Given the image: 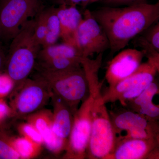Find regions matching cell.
<instances>
[{
    "label": "cell",
    "instance_id": "cell-17",
    "mask_svg": "<svg viewBox=\"0 0 159 159\" xmlns=\"http://www.w3.org/2000/svg\"><path fill=\"white\" fill-rule=\"evenodd\" d=\"M42 12L45 22L47 36L43 47L56 43L60 38V25L56 13L55 7L42 9Z\"/></svg>",
    "mask_w": 159,
    "mask_h": 159
},
{
    "label": "cell",
    "instance_id": "cell-27",
    "mask_svg": "<svg viewBox=\"0 0 159 159\" xmlns=\"http://www.w3.org/2000/svg\"><path fill=\"white\" fill-rule=\"evenodd\" d=\"M6 55L4 53L1 44H0V71L5 66L6 62Z\"/></svg>",
    "mask_w": 159,
    "mask_h": 159
},
{
    "label": "cell",
    "instance_id": "cell-11",
    "mask_svg": "<svg viewBox=\"0 0 159 159\" xmlns=\"http://www.w3.org/2000/svg\"><path fill=\"white\" fill-rule=\"evenodd\" d=\"M159 138L137 139L120 137L106 159L157 158Z\"/></svg>",
    "mask_w": 159,
    "mask_h": 159
},
{
    "label": "cell",
    "instance_id": "cell-23",
    "mask_svg": "<svg viewBox=\"0 0 159 159\" xmlns=\"http://www.w3.org/2000/svg\"><path fill=\"white\" fill-rule=\"evenodd\" d=\"M14 88V83L7 74H0V98L4 99L11 93Z\"/></svg>",
    "mask_w": 159,
    "mask_h": 159
},
{
    "label": "cell",
    "instance_id": "cell-10",
    "mask_svg": "<svg viewBox=\"0 0 159 159\" xmlns=\"http://www.w3.org/2000/svg\"><path fill=\"white\" fill-rule=\"evenodd\" d=\"M111 120L116 133L126 131L127 134L122 138L147 139L159 138L158 128L155 121L131 111L122 112Z\"/></svg>",
    "mask_w": 159,
    "mask_h": 159
},
{
    "label": "cell",
    "instance_id": "cell-12",
    "mask_svg": "<svg viewBox=\"0 0 159 159\" xmlns=\"http://www.w3.org/2000/svg\"><path fill=\"white\" fill-rule=\"evenodd\" d=\"M144 57L143 51L135 49H125L119 52L111 60L106 72L109 88L132 74L141 64Z\"/></svg>",
    "mask_w": 159,
    "mask_h": 159
},
{
    "label": "cell",
    "instance_id": "cell-29",
    "mask_svg": "<svg viewBox=\"0 0 159 159\" xmlns=\"http://www.w3.org/2000/svg\"><path fill=\"white\" fill-rule=\"evenodd\" d=\"M0 35H1V22H0ZM0 44H1V37H0Z\"/></svg>",
    "mask_w": 159,
    "mask_h": 159
},
{
    "label": "cell",
    "instance_id": "cell-20",
    "mask_svg": "<svg viewBox=\"0 0 159 159\" xmlns=\"http://www.w3.org/2000/svg\"><path fill=\"white\" fill-rule=\"evenodd\" d=\"M20 158V157L11 145L9 138L5 134H0V159Z\"/></svg>",
    "mask_w": 159,
    "mask_h": 159
},
{
    "label": "cell",
    "instance_id": "cell-15",
    "mask_svg": "<svg viewBox=\"0 0 159 159\" xmlns=\"http://www.w3.org/2000/svg\"><path fill=\"white\" fill-rule=\"evenodd\" d=\"M54 112L52 129L57 136L68 141L74 122V114L62 99L52 94Z\"/></svg>",
    "mask_w": 159,
    "mask_h": 159
},
{
    "label": "cell",
    "instance_id": "cell-13",
    "mask_svg": "<svg viewBox=\"0 0 159 159\" xmlns=\"http://www.w3.org/2000/svg\"><path fill=\"white\" fill-rule=\"evenodd\" d=\"M28 122L34 126L41 135L43 144L49 150L58 153L66 150L67 140L56 135L52 129L53 113L48 110H41L28 116Z\"/></svg>",
    "mask_w": 159,
    "mask_h": 159
},
{
    "label": "cell",
    "instance_id": "cell-19",
    "mask_svg": "<svg viewBox=\"0 0 159 159\" xmlns=\"http://www.w3.org/2000/svg\"><path fill=\"white\" fill-rule=\"evenodd\" d=\"M134 40V45L142 49L145 57L148 58V62L152 64L159 68V51H157L142 35H138Z\"/></svg>",
    "mask_w": 159,
    "mask_h": 159
},
{
    "label": "cell",
    "instance_id": "cell-26",
    "mask_svg": "<svg viewBox=\"0 0 159 159\" xmlns=\"http://www.w3.org/2000/svg\"><path fill=\"white\" fill-rule=\"evenodd\" d=\"M90 1V0H55V2L58 5L80 6L84 9H85L87 6L89 5Z\"/></svg>",
    "mask_w": 159,
    "mask_h": 159
},
{
    "label": "cell",
    "instance_id": "cell-16",
    "mask_svg": "<svg viewBox=\"0 0 159 159\" xmlns=\"http://www.w3.org/2000/svg\"><path fill=\"white\" fill-rule=\"evenodd\" d=\"M158 92V85L154 80L142 93L130 101L133 102L135 107L138 108L139 114L150 120L155 121L159 118V108L152 102V99Z\"/></svg>",
    "mask_w": 159,
    "mask_h": 159
},
{
    "label": "cell",
    "instance_id": "cell-5",
    "mask_svg": "<svg viewBox=\"0 0 159 159\" xmlns=\"http://www.w3.org/2000/svg\"><path fill=\"white\" fill-rule=\"evenodd\" d=\"M12 93L15 94L10 107L13 116L18 118L27 117L40 110L52 95L48 84L37 75L33 79L27 78Z\"/></svg>",
    "mask_w": 159,
    "mask_h": 159
},
{
    "label": "cell",
    "instance_id": "cell-3",
    "mask_svg": "<svg viewBox=\"0 0 159 159\" xmlns=\"http://www.w3.org/2000/svg\"><path fill=\"white\" fill-rule=\"evenodd\" d=\"M101 88L92 89L94 100L91 108L92 126L86 157L89 159H106L113 151L117 141L116 131L106 103Z\"/></svg>",
    "mask_w": 159,
    "mask_h": 159
},
{
    "label": "cell",
    "instance_id": "cell-6",
    "mask_svg": "<svg viewBox=\"0 0 159 159\" xmlns=\"http://www.w3.org/2000/svg\"><path fill=\"white\" fill-rule=\"evenodd\" d=\"M42 9L40 0H0L1 42L11 40Z\"/></svg>",
    "mask_w": 159,
    "mask_h": 159
},
{
    "label": "cell",
    "instance_id": "cell-30",
    "mask_svg": "<svg viewBox=\"0 0 159 159\" xmlns=\"http://www.w3.org/2000/svg\"><path fill=\"white\" fill-rule=\"evenodd\" d=\"M145 1L146 2V1H147V0H145Z\"/></svg>",
    "mask_w": 159,
    "mask_h": 159
},
{
    "label": "cell",
    "instance_id": "cell-7",
    "mask_svg": "<svg viewBox=\"0 0 159 159\" xmlns=\"http://www.w3.org/2000/svg\"><path fill=\"white\" fill-rule=\"evenodd\" d=\"M159 68L147 61L128 77L109 88L102 98L106 104L119 101L122 105L136 98L154 80Z\"/></svg>",
    "mask_w": 159,
    "mask_h": 159
},
{
    "label": "cell",
    "instance_id": "cell-2",
    "mask_svg": "<svg viewBox=\"0 0 159 159\" xmlns=\"http://www.w3.org/2000/svg\"><path fill=\"white\" fill-rule=\"evenodd\" d=\"M34 18L25 24L12 40L6 56V74L13 81V90L28 78L35 66L42 47L34 37Z\"/></svg>",
    "mask_w": 159,
    "mask_h": 159
},
{
    "label": "cell",
    "instance_id": "cell-1",
    "mask_svg": "<svg viewBox=\"0 0 159 159\" xmlns=\"http://www.w3.org/2000/svg\"><path fill=\"white\" fill-rule=\"evenodd\" d=\"M91 11L108 38L113 56L159 20V3H138L123 8L106 6Z\"/></svg>",
    "mask_w": 159,
    "mask_h": 159
},
{
    "label": "cell",
    "instance_id": "cell-14",
    "mask_svg": "<svg viewBox=\"0 0 159 159\" xmlns=\"http://www.w3.org/2000/svg\"><path fill=\"white\" fill-rule=\"evenodd\" d=\"M60 25V38L64 43L77 47V29L83 19V16L77 6L58 5L55 7Z\"/></svg>",
    "mask_w": 159,
    "mask_h": 159
},
{
    "label": "cell",
    "instance_id": "cell-4",
    "mask_svg": "<svg viewBox=\"0 0 159 159\" xmlns=\"http://www.w3.org/2000/svg\"><path fill=\"white\" fill-rule=\"evenodd\" d=\"M37 72L36 75L45 80L52 93L65 102L74 115L79 103L89 96L88 82L81 64L63 70Z\"/></svg>",
    "mask_w": 159,
    "mask_h": 159
},
{
    "label": "cell",
    "instance_id": "cell-18",
    "mask_svg": "<svg viewBox=\"0 0 159 159\" xmlns=\"http://www.w3.org/2000/svg\"><path fill=\"white\" fill-rule=\"evenodd\" d=\"M10 139L11 145L19 154L20 158L29 159L35 157L40 145L36 144L25 137Z\"/></svg>",
    "mask_w": 159,
    "mask_h": 159
},
{
    "label": "cell",
    "instance_id": "cell-24",
    "mask_svg": "<svg viewBox=\"0 0 159 159\" xmlns=\"http://www.w3.org/2000/svg\"><path fill=\"white\" fill-rule=\"evenodd\" d=\"M13 116L12 110L3 98H0V123Z\"/></svg>",
    "mask_w": 159,
    "mask_h": 159
},
{
    "label": "cell",
    "instance_id": "cell-8",
    "mask_svg": "<svg viewBox=\"0 0 159 159\" xmlns=\"http://www.w3.org/2000/svg\"><path fill=\"white\" fill-rule=\"evenodd\" d=\"M93 95L82 102L80 107L74 115V122L66 148L65 158L82 159L86 157L92 126L91 108Z\"/></svg>",
    "mask_w": 159,
    "mask_h": 159
},
{
    "label": "cell",
    "instance_id": "cell-28",
    "mask_svg": "<svg viewBox=\"0 0 159 159\" xmlns=\"http://www.w3.org/2000/svg\"><path fill=\"white\" fill-rule=\"evenodd\" d=\"M102 0H90L89 2V5L93 4V3L97 2H99V1H102Z\"/></svg>",
    "mask_w": 159,
    "mask_h": 159
},
{
    "label": "cell",
    "instance_id": "cell-22",
    "mask_svg": "<svg viewBox=\"0 0 159 159\" xmlns=\"http://www.w3.org/2000/svg\"><path fill=\"white\" fill-rule=\"evenodd\" d=\"M20 131L24 137L28 138L36 144L41 145L43 140L40 134L33 125L30 123L23 124L20 126Z\"/></svg>",
    "mask_w": 159,
    "mask_h": 159
},
{
    "label": "cell",
    "instance_id": "cell-21",
    "mask_svg": "<svg viewBox=\"0 0 159 159\" xmlns=\"http://www.w3.org/2000/svg\"><path fill=\"white\" fill-rule=\"evenodd\" d=\"M141 35L159 51V23L158 21L145 29Z\"/></svg>",
    "mask_w": 159,
    "mask_h": 159
},
{
    "label": "cell",
    "instance_id": "cell-25",
    "mask_svg": "<svg viewBox=\"0 0 159 159\" xmlns=\"http://www.w3.org/2000/svg\"><path fill=\"white\" fill-rule=\"evenodd\" d=\"M104 4L109 6H115L126 5L130 6L138 3L146 2L145 0H102Z\"/></svg>",
    "mask_w": 159,
    "mask_h": 159
},
{
    "label": "cell",
    "instance_id": "cell-9",
    "mask_svg": "<svg viewBox=\"0 0 159 159\" xmlns=\"http://www.w3.org/2000/svg\"><path fill=\"white\" fill-rule=\"evenodd\" d=\"M76 42L83 57L103 53L110 48L105 31L89 9L84 11L77 29Z\"/></svg>",
    "mask_w": 159,
    "mask_h": 159
}]
</instances>
